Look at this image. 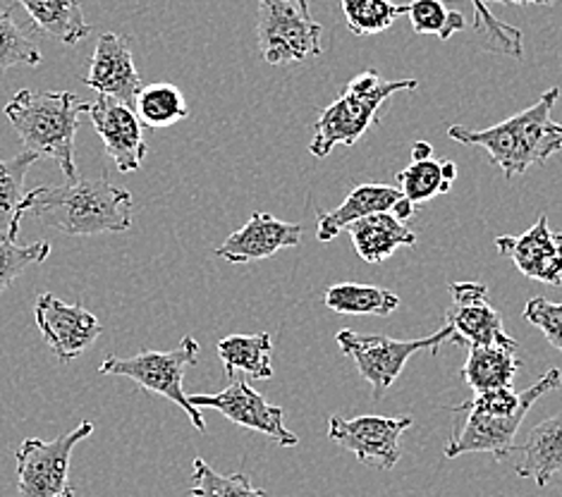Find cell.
Wrapping results in <instances>:
<instances>
[{
    "label": "cell",
    "instance_id": "4316f807",
    "mask_svg": "<svg viewBox=\"0 0 562 497\" xmlns=\"http://www.w3.org/2000/svg\"><path fill=\"white\" fill-rule=\"evenodd\" d=\"M135 113L142 125L154 129H166L190 117L184 93L168 82L144 87L135 101Z\"/></svg>",
    "mask_w": 562,
    "mask_h": 497
},
{
    "label": "cell",
    "instance_id": "7c38bea8",
    "mask_svg": "<svg viewBox=\"0 0 562 497\" xmlns=\"http://www.w3.org/2000/svg\"><path fill=\"white\" fill-rule=\"evenodd\" d=\"M38 332L63 364L82 357L103 332L99 318L77 304H65L56 294L44 292L34 306Z\"/></svg>",
    "mask_w": 562,
    "mask_h": 497
},
{
    "label": "cell",
    "instance_id": "f35d334b",
    "mask_svg": "<svg viewBox=\"0 0 562 497\" xmlns=\"http://www.w3.org/2000/svg\"><path fill=\"white\" fill-rule=\"evenodd\" d=\"M553 237H555V245L560 249V268H562V233H553Z\"/></svg>",
    "mask_w": 562,
    "mask_h": 497
},
{
    "label": "cell",
    "instance_id": "3957f363",
    "mask_svg": "<svg viewBox=\"0 0 562 497\" xmlns=\"http://www.w3.org/2000/svg\"><path fill=\"white\" fill-rule=\"evenodd\" d=\"M558 99L560 87H553L527 111L507 117L498 125L486 129L452 125L448 137L460 144L484 146L493 163L505 172V178H517L531 166H543L562 149V123H555L551 117Z\"/></svg>",
    "mask_w": 562,
    "mask_h": 497
},
{
    "label": "cell",
    "instance_id": "8fae6325",
    "mask_svg": "<svg viewBox=\"0 0 562 497\" xmlns=\"http://www.w3.org/2000/svg\"><path fill=\"white\" fill-rule=\"evenodd\" d=\"M190 402L194 407L216 409L227 421L249 428V431L269 436L283 448H294L300 442V438L288 431L283 423L285 411L280 407H273L271 402H266V397L249 385L247 375L235 373L233 379H227V387L221 389V393L192 395Z\"/></svg>",
    "mask_w": 562,
    "mask_h": 497
},
{
    "label": "cell",
    "instance_id": "ba28073f",
    "mask_svg": "<svg viewBox=\"0 0 562 497\" xmlns=\"http://www.w3.org/2000/svg\"><path fill=\"white\" fill-rule=\"evenodd\" d=\"M448 340L454 342V328L450 324L419 340H395L385 338V335H361L355 330H340L336 335L340 352L355 361L361 379L371 385L373 402H381L414 354L424 352V349L436 352Z\"/></svg>",
    "mask_w": 562,
    "mask_h": 497
},
{
    "label": "cell",
    "instance_id": "ab89813d",
    "mask_svg": "<svg viewBox=\"0 0 562 497\" xmlns=\"http://www.w3.org/2000/svg\"><path fill=\"white\" fill-rule=\"evenodd\" d=\"M533 3H546V5H551V3H558V0H533Z\"/></svg>",
    "mask_w": 562,
    "mask_h": 497
},
{
    "label": "cell",
    "instance_id": "ffe728a7",
    "mask_svg": "<svg viewBox=\"0 0 562 497\" xmlns=\"http://www.w3.org/2000/svg\"><path fill=\"white\" fill-rule=\"evenodd\" d=\"M517 371V347L470 344V352H467V361L462 366V379L476 395H484L501 387H513Z\"/></svg>",
    "mask_w": 562,
    "mask_h": 497
},
{
    "label": "cell",
    "instance_id": "d6986e66",
    "mask_svg": "<svg viewBox=\"0 0 562 497\" xmlns=\"http://www.w3.org/2000/svg\"><path fill=\"white\" fill-rule=\"evenodd\" d=\"M515 450L521 454L515 474L533 478L539 488H546L562 468V414L533 426L527 440Z\"/></svg>",
    "mask_w": 562,
    "mask_h": 497
},
{
    "label": "cell",
    "instance_id": "f546056e",
    "mask_svg": "<svg viewBox=\"0 0 562 497\" xmlns=\"http://www.w3.org/2000/svg\"><path fill=\"white\" fill-rule=\"evenodd\" d=\"M194 486L187 490L190 497H269L261 488H254L249 476L231 474L223 476L202 456L194 460Z\"/></svg>",
    "mask_w": 562,
    "mask_h": 497
},
{
    "label": "cell",
    "instance_id": "5b68a950",
    "mask_svg": "<svg viewBox=\"0 0 562 497\" xmlns=\"http://www.w3.org/2000/svg\"><path fill=\"white\" fill-rule=\"evenodd\" d=\"M417 87V79L385 82L376 70L357 75L345 84L340 97L318 115L310 154L316 158H326L336 146L357 144L364 137L367 129L376 123V113L387 99L400 91H414Z\"/></svg>",
    "mask_w": 562,
    "mask_h": 497
},
{
    "label": "cell",
    "instance_id": "2e32d148",
    "mask_svg": "<svg viewBox=\"0 0 562 497\" xmlns=\"http://www.w3.org/2000/svg\"><path fill=\"white\" fill-rule=\"evenodd\" d=\"M495 247H498L503 257L513 259L521 275L546 282V285H562L560 249L546 216L533 223L525 235L495 237Z\"/></svg>",
    "mask_w": 562,
    "mask_h": 497
},
{
    "label": "cell",
    "instance_id": "5bb4252c",
    "mask_svg": "<svg viewBox=\"0 0 562 497\" xmlns=\"http://www.w3.org/2000/svg\"><path fill=\"white\" fill-rule=\"evenodd\" d=\"M85 84L101 97H111L125 105H135L139 91L144 89L142 77L135 67L130 38L120 34H101L97 50L85 77Z\"/></svg>",
    "mask_w": 562,
    "mask_h": 497
},
{
    "label": "cell",
    "instance_id": "4fadbf2b",
    "mask_svg": "<svg viewBox=\"0 0 562 497\" xmlns=\"http://www.w3.org/2000/svg\"><path fill=\"white\" fill-rule=\"evenodd\" d=\"M93 129L101 137L105 154L115 163L117 172H137L146 158V142L142 134V123L130 105L111 97H99L87 103L85 111Z\"/></svg>",
    "mask_w": 562,
    "mask_h": 497
},
{
    "label": "cell",
    "instance_id": "f1b7e54d",
    "mask_svg": "<svg viewBox=\"0 0 562 497\" xmlns=\"http://www.w3.org/2000/svg\"><path fill=\"white\" fill-rule=\"evenodd\" d=\"M407 18L412 30L422 36H438L448 42L452 34L464 32L467 20L462 12L450 10L446 0H412L407 3Z\"/></svg>",
    "mask_w": 562,
    "mask_h": 497
},
{
    "label": "cell",
    "instance_id": "9c48e42d",
    "mask_svg": "<svg viewBox=\"0 0 562 497\" xmlns=\"http://www.w3.org/2000/svg\"><path fill=\"white\" fill-rule=\"evenodd\" d=\"M93 433L85 421L56 440L26 438L18 450V497H75L70 460L79 442Z\"/></svg>",
    "mask_w": 562,
    "mask_h": 497
},
{
    "label": "cell",
    "instance_id": "1f68e13d",
    "mask_svg": "<svg viewBox=\"0 0 562 497\" xmlns=\"http://www.w3.org/2000/svg\"><path fill=\"white\" fill-rule=\"evenodd\" d=\"M470 3L474 8V30L476 34L484 36V46L488 50L505 53V56L519 60L521 53H525V44H521V32L517 26L495 20L486 0H470Z\"/></svg>",
    "mask_w": 562,
    "mask_h": 497
},
{
    "label": "cell",
    "instance_id": "8d00e7d4",
    "mask_svg": "<svg viewBox=\"0 0 562 497\" xmlns=\"http://www.w3.org/2000/svg\"><path fill=\"white\" fill-rule=\"evenodd\" d=\"M434 154V146L428 142H417L412 146V160H424V158H431Z\"/></svg>",
    "mask_w": 562,
    "mask_h": 497
},
{
    "label": "cell",
    "instance_id": "8992f818",
    "mask_svg": "<svg viewBox=\"0 0 562 497\" xmlns=\"http://www.w3.org/2000/svg\"><path fill=\"white\" fill-rule=\"evenodd\" d=\"M199 359V342L187 335L182 342L170 349V352H154V349H146V352L137 357H109L101 361L99 373L103 375H123V379H132L139 387H144L146 393H154L166 397L172 405H178L184 409V414L190 416L192 426L196 431H206V421L204 414L199 411L190 402V395L184 393L182 381H184V371L194 366Z\"/></svg>",
    "mask_w": 562,
    "mask_h": 497
},
{
    "label": "cell",
    "instance_id": "d6a6232c",
    "mask_svg": "<svg viewBox=\"0 0 562 497\" xmlns=\"http://www.w3.org/2000/svg\"><path fill=\"white\" fill-rule=\"evenodd\" d=\"M50 257L48 241L36 245H18V241L0 239V294L15 282L26 268L34 263H44Z\"/></svg>",
    "mask_w": 562,
    "mask_h": 497
},
{
    "label": "cell",
    "instance_id": "52a82bcc",
    "mask_svg": "<svg viewBox=\"0 0 562 497\" xmlns=\"http://www.w3.org/2000/svg\"><path fill=\"white\" fill-rule=\"evenodd\" d=\"M321 26L310 0H259L257 36L261 56L269 65H300L324 53Z\"/></svg>",
    "mask_w": 562,
    "mask_h": 497
},
{
    "label": "cell",
    "instance_id": "d4e9b609",
    "mask_svg": "<svg viewBox=\"0 0 562 497\" xmlns=\"http://www.w3.org/2000/svg\"><path fill=\"white\" fill-rule=\"evenodd\" d=\"M324 302L330 312L350 316H391L400 306L395 292L376 285H357V282L328 287Z\"/></svg>",
    "mask_w": 562,
    "mask_h": 497
},
{
    "label": "cell",
    "instance_id": "7a4b0ae2",
    "mask_svg": "<svg viewBox=\"0 0 562 497\" xmlns=\"http://www.w3.org/2000/svg\"><path fill=\"white\" fill-rule=\"evenodd\" d=\"M562 373L551 369L541 379L529 385L525 393H515L513 387H501L493 393L476 395L472 402L452 407V414H464V421L452 433L446 445V460H454L460 454L488 452L495 462H505L515 452V438L521 421L527 419L529 409L537 402L560 387Z\"/></svg>",
    "mask_w": 562,
    "mask_h": 497
},
{
    "label": "cell",
    "instance_id": "4dcf8cb0",
    "mask_svg": "<svg viewBox=\"0 0 562 497\" xmlns=\"http://www.w3.org/2000/svg\"><path fill=\"white\" fill-rule=\"evenodd\" d=\"M42 60V50L12 18V8H0V75L18 65L36 67Z\"/></svg>",
    "mask_w": 562,
    "mask_h": 497
},
{
    "label": "cell",
    "instance_id": "44dd1931",
    "mask_svg": "<svg viewBox=\"0 0 562 497\" xmlns=\"http://www.w3.org/2000/svg\"><path fill=\"white\" fill-rule=\"evenodd\" d=\"M218 357L225 366L227 379L243 373L254 381L273 379V340L269 332L257 335H231L218 342Z\"/></svg>",
    "mask_w": 562,
    "mask_h": 497
},
{
    "label": "cell",
    "instance_id": "ac0fdd59",
    "mask_svg": "<svg viewBox=\"0 0 562 497\" xmlns=\"http://www.w3.org/2000/svg\"><path fill=\"white\" fill-rule=\"evenodd\" d=\"M345 230L350 233L357 253L367 263H383L400 247L417 245V235L403 221L395 218L391 211L371 213L367 218L350 223Z\"/></svg>",
    "mask_w": 562,
    "mask_h": 497
},
{
    "label": "cell",
    "instance_id": "cb8c5ba5",
    "mask_svg": "<svg viewBox=\"0 0 562 497\" xmlns=\"http://www.w3.org/2000/svg\"><path fill=\"white\" fill-rule=\"evenodd\" d=\"M38 156L32 151H22L15 158H0V239L15 241L20 235L22 221V199L26 172L36 163Z\"/></svg>",
    "mask_w": 562,
    "mask_h": 497
},
{
    "label": "cell",
    "instance_id": "9a60e30c",
    "mask_svg": "<svg viewBox=\"0 0 562 497\" xmlns=\"http://www.w3.org/2000/svg\"><path fill=\"white\" fill-rule=\"evenodd\" d=\"M300 241L302 225L278 221L271 213L257 211L239 230L223 241L216 249V257L227 263L243 266L249 261L276 257L280 249L300 247Z\"/></svg>",
    "mask_w": 562,
    "mask_h": 497
},
{
    "label": "cell",
    "instance_id": "836d02e7",
    "mask_svg": "<svg viewBox=\"0 0 562 497\" xmlns=\"http://www.w3.org/2000/svg\"><path fill=\"white\" fill-rule=\"evenodd\" d=\"M521 316H525L527 324L539 328L546 335V340L562 354V302L533 297L527 302Z\"/></svg>",
    "mask_w": 562,
    "mask_h": 497
},
{
    "label": "cell",
    "instance_id": "6da1fadb",
    "mask_svg": "<svg viewBox=\"0 0 562 497\" xmlns=\"http://www.w3.org/2000/svg\"><path fill=\"white\" fill-rule=\"evenodd\" d=\"M132 194L115 187L109 174L99 180H75L58 187H36L22 199V216L30 213L46 227L72 237L127 233L132 227Z\"/></svg>",
    "mask_w": 562,
    "mask_h": 497
},
{
    "label": "cell",
    "instance_id": "7402d4cb",
    "mask_svg": "<svg viewBox=\"0 0 562 497\" xmlns=\"http://www.w3.org/2000/svg\"><path fill=\"white\" fill-rule=\"evenodd\" d=\"M30 12L34 26L58 42L75 46L91 34L82 0H18Z\"/></svg>",
    "mask_w": 562,
    "mask_h": 497
},
{
    "label": "cell",
    "instance_id": "277c9868",
    "mask_svg": "<svg viewBox=\"0 0 562 497\" xmlns=\"http://www.w3.org/2000/svg\"><path fill=\"white\" fill-rule=\"evenodd\" d=\"M87 103L77 101L70 91H18L5 105V117L20 134L24 151L56 163L70 182L77 180L75 166V134L79 113Z\"/></svg>",
    "mask_w": 562,
    "mask_h": 497
},
{
    "label": "cell",
    "instance_id": "30bf717a",
    "mask_svg": "<svg viewBox=\"0 0 562 497\" xmlns=\"http://www.w3.org/2000/svg\"><path fill=\"white\" fill-rule=\"evenodd\" d=\"M412 426L409 416H357V419H342L330 416L328 438L342 450L355 454V460L364 466L391 472L403 456L400 438Z\"/></svg>",
    "mask_w": 562,
    "mask_h": 497
},
{
    "label": "cell",
    "instance_id": "74e56055",
    "mask_svg": "<svg viewBox=\"0 0 562 497\" xmlns=\"http://www.w3.org/2000/svg\"><path fill=\"white\" fill-rule=\"evenodd\" d=\"M495 3H505V5H529L533 0H495Z\"/></svg>",
    "mask_w": 562,
    "mask_h": 497
},
{
    "label": "cell",
    "instance_id": "83f0119b",
    "mask_svg": "<svg viewBox=\"0 0 562 497\" xmlns=\"http://www.w3.org/2000/svg\"><path fill=\"white\" fill-rule=\"evenodd\" d=\"M347 30L355 36H371L391 30L397 18L407 15V3L395 0H340Z\"/></svg>",
    "mask_w": 562,
    "mask_h": 497
},
{
    "label": "cell",
    "instance_id": "d590c367",
    "mask_svg": "<svg viewBox=\"0 0 562 497\" xmlns=\"http://www.w3.org/2000/svg\"><path fill=\"white\" fill-rule=\"evenodd\" d=\"M391 213H393V216H395V218H400V221H403V223H405L407 218H412V213H414V206H412V204H409V201H407V199L403 196V199H400V201H397V206H395V208H393Z\"/></svg>",
    "mask_w": 562,
    "mask_h": 497
},
{
    "label": "cell",
    "instance_id": "e575fe53",
    "mask_svg": "<svg viewBox=\"0 0 562 497\" xmlns=\"http://www.w3.org/2000/svg\"><path fill=\"white\" fill-rule=\"evenodd\" d=\"M448 292L452 304H470L488 297V287L484 282H450Z\"/></svg>",
    "mask_w": 562,
    "mask_h": 497
},
{
    "label": "cell",
    "instance_id": "e0dca14e",
    "mask_svg": "<svg viewBox=\"0 0 562 497\" xmlns=\"http://www.w3.org/2000/svg\"><path fill=\"white\" fill-rule=\"evenodd\" d=\"M403 199V192L391 184H359L347 194V199L338 208L333 211H318L316 221V239L318 241H330L336 239L347 225L367 218L371 213L381 211H393L397 201Z\"/></svg>",
    "mask_w": 562,
    "mask_h": 497
},
{
    "label": "cell",
    "instance_id": "484cf974",
    "mask_svg": "<svg viewBox=\"0 0 562 497\" xmlns=\"http://www.w3.org/2000/svg\"><path fill=\"white\" fill-rule=\"evenodd\" d=\"M454 178H458V166L452 160L424 158L412 160L403 172H397V184L409 204L417 206L438 194H448Z\"/></svg>",
    "mask_w": 562,
    "mask_h": 497
},
{
    "label": "cell",
    "instance_id": "603a6c76",
    "mask_svg": "<svg viewBox=\"0 0 562 497\" xmlns=\"http://www.w3.org/2000/svg\"><path fill=\"white\" fill-rule=\"evenodd\" d=\"M446 324L454 328V342L464 340L467 344L517 347V342L505 332L503 318L486 300L454 304L446 316Z\"/></svg>",
    "mask_w": 562,
    "mask_h": 497
}]
</instances>
